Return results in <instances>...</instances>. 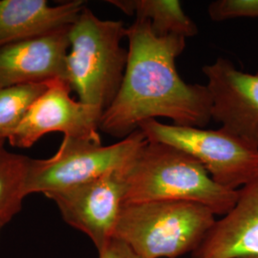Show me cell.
<instances>
[{"mask_svg":"<svg viewBox=\"0 0 258 258\" xmlns=\"http://www.w3.org/2000/svg\"><path fill=\"white\" fill-rule=\"evenodd\" d=\"M128 59L120 90L103 112L100 130L124 139L148 120L167 118L173 124L204 128L212 119L207 85L188 84L176 69L185 38L159 37L148 20L126 27Z\"/></svg>","mask_w":258,"mask_h":258,"instance_id":"obj_1","label":"cell"},{"mask_svg":"<svg viewBox=\"0 0 258 258\" xmlns=\"http://www.w3.org/2000/svg\"><path fill=\"white\" fill-rule=\"evenodd\" d=\"M120 172L126 188L124 204L184 201L223 216L238 197V190L214 182L194 157L164 143L147 140Z\"/></svg>","mask_w":258,"mask_h":258,"instance_id":"obj_2","label":"cell"},{"mask_svg":"<svg viewBox=\"0 0 258 258\" xmlns=\"http://www.w3.org/2000/svg\"><path fill=\"white\" fill-rule=\"evenodd\" d=\"M121 20L102 19L85 7L69 30L65 81L79 101L106 110L116 98L125 72L128 49Z\"/></svg>","mask_w":258,"mask_h":258,"instance_id":"obj_3","label":"cell"},{"mask_svg":"<svg viewBox=\"0 0 258 258\" xmlns=\"http://www.w3.org/2000/svg\"><path fill=\"white\" fill-rule=\"evenodd\" d=\"M215 216L202 205L184 201L123 204L114 238L142 258H178L198 249Z\"/></svg>","mask_w":258,"mask_h":258,"instance_id":"obj_4","label":"cell"},{"mask_svg":"<svg viewBox=\"0 0 258 258\" xmlns=\"http://www.w3.org/2000/svg\"><path fill=\"white\" fill-rule=\"evenodd\" d=\"M139 129L148 141L170 145L194 157L226 188L238 190L258 175V146L222 126L211 130L148 120Z\"/></svg>","mask_w":258,"mask_h":258,"instance_id":"obj_5","label":"cell"},{"mask_svg":"<svg viewBox=\"0 0 258 258\" xmlns=\"http://www.w3.org/2000/svg\"><path fill=\"white\" fill-rule=\"evenodd\" d=\"M147 138L137 129L116 144L64 137L60 147L48 159H31L28 171V195L64 189L119 171L130 162Z\"/></svg>","mask_w":258,"mask_h":258,"instance_id":"obj_6","label":"cell"},{"mask_svg":"<svg viewBox=\"0 0 258 258\" xmlns=\"http://www.w3.org/2000/svg\"><path fill=\"white\" fill-rule=\"evenodd\" d=\"M71 91L63 80L49 82L46 90L6 141L12 147L29 148L44 135L60 132L64 137L102 142L99 130L103 111L76 101Z\"/></svg>","mask_w":258,"mask_h":258,"instance_id":"obj_7","label":"cell"},{"mask_svg":"<svg viewBox=\"0 0 258 258\" xmlns=\"http://www.w3.org/2000/svg\"><path fill=\"white\" fill-rule=\"evenodd\" d=\"M125 192L119 170L44 196L55 204L65 223L87 235L100 251L114 238Z\"/></svg>","mask_w":258,"mask_h":258,"instance_id":"obj_8","label":"cell"},{"mask_svg":"<svg viewBox=\"0 0 258 258\" xmlns=\"http://www.w3.org/2000/svg\"><path fill=\"white\" fill-rule=\"evenodd\" d=\"M202 70L212 96V119L258 146V74L238 70L224 57Z\"/></svg>","mask_w":258,"mask_h":258,"instance_id":"obj_9","label":"cell"},{"mask_svg":"<svg viewBox=\"0 0 258 258\" xmlns=\"http://www.w3.org/2000/svg\"><path fill=\"white\" fill-rule=\"evenodd\" d=\"M70 27L0 47V89L65 81Z\"/></svg>","mask_w":258,"mask_h":258,"instance_id":"obj_10","label":"cell"},{"mask_svg":"<svg viewBox=\"0 0 258 258\" xmlns=\"http://www.w3.org/2000/svg\"><path fill=\"white\" fill-rule=\"evenodd\" d=\"M191 258H258V175L238 189L232 209L216 219Z\"/></svg>","mask_w":258,"mask_h":258,"instance_id":"obj_11","label":"cell"},{"mask_svg":"<svg viewBox=\"0 0 258 258\" xmlns=\"http://www.w3.org/2000/svg\"><path fill=\"white\" fill-rule=\"evenodd\" d=\"M85 7L83 0H0V47L70 27Z\"/></svg>","mask_w":258,"mask_h":258,"instance_id":"obj_12","label":"cell"},{"mask_svg":"<svg viewBox=\"0 0 258 258\" xmlns=\"http://www.w3.org/2000/svg\"><path fill=\"white\" fill-rule=\"evenodd\" d=\"M127 16L138 20H148L154 34L159 37L176 35L191 37L197 35L198 28L184 13L179 0H109Z\"/></svg>","mask_w":258,"mask_h":258,"instance_id":"obj_13","label":"cell"},{"mask_svg":"<svg viewBox=\"0 0 258 258\" xmlns=\"http://www.w3.org/2000/svg\"><path fill=\"white\" fill-rule=\"evenodd\" d=\"M30 162L29 157L0 148V225L3 227L21 211L28 196Z\"/></svg>","mask_w":258,"mask_h":258,"instance_id":"obj_14","label":"cell"},{"mask_svg":"<svg viewBox=\"0 0 258 258\" xmlns=\"http://www.w3.org/2000/svg\"><path fill=\"white\" fill-rule=\"evenodd\" d=\"M48 83L20 84L0 89V136L17 128L33 103L46 90Z\"/></svg>","mask_w":258,"mask_h":258,"instance_id":"obj_15","label":"cell"},{"mask_svg":"<svg viewBox=\"0 0 258 258\" xmlns=\"http://www.w3.org/2000/svg\"><path fill=\"white\" fill-rule=\"evenodd\" d=\"M212 21L240 18H258V0H215L208 7Z\"/></svg>","mask_w":258,"mask_h":258,"instance_id":"obj_16","label":"cell"},{"mask_svg":"<svg viewBox=\"0 0 258 258\" xmlns=\"http://www.w3.org/2000/svg\"><path fill=\"white\" fill-rule=\"evenodd\" d=\"M98 258H142L121 240L113 238L100 251Z\"/></svg>","mask_w":258,"mask_h":258,"instance_id":"obj_17","label":"cell"},{"mask_svg":"<svg viewBox=\"0 0 258 258\" xmlns=\"http://www.w3.org/2000/svg\"><path fill=\"white\" fill-rule=\"evenodd\" d=\"M5 142H6L5 138H3L2 136H0V148H1V147H4V144H5Z\"/></svg>","mask_w":258,"mask_h":258,"instance_id":"obj_18","label":"cell"},{"mask_svg":"<svg viewBox=\"0 0 258 258\" xmlns=\"http://www.w3.org/2000/svg\"><path fill=\"white\" fill-rule=\"evenodd\" d=\"M2 228H3V226H1V225H0V232H1V230H2Z\"/></svg>","mask_w":258,"mask_h":258,"instance_id":"obj_19","label":"cell"}]
</instances>
